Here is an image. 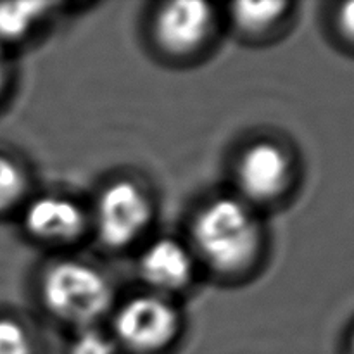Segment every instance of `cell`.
Segmentation results:
<instances>
[{"label":"cell","instance_id":"6","mask_svg":"<svg viewBox=\"0 0 354 354\" xmlns=\"http://www.w3.org/2000/svg\"><path fill=\"white\" fill-rule=\"evenodd\" d=\"M213 23V7L206 2L176 0L162 6L156 16V38L171 54H190L207 40Z\"/></svg>","mask_w":354,"mask_h":354},{"label":"cell","instance_id":"11","mask_svg":"<svg viewBox=\"0 0 354 354\" xmlns=\"http://www.w3.org/2000/svg\"><path fill=\"white\" fill-rule=\"evenodd\" d=\"M26 190V176L16 161L0 154V213L16 206Z\"/></svg>","mask_w":354,"mask_h":354},{"label":"cell","instance_id":"13","mask_svg":"<svg viewBox=\"0 0 354 354\" xmlns=\"http://www.w3.org/2000/svg\"><path fill=\"white\" fill-rule=\"evenodd\" d=\"M68 354H120V349L109 335L86 327L73 339Z\"/></svg>","mask_w":354,"mask_h":354},{"label":"cell","instance_id":"16","mask_svg":"<svg viewBox=\"0 0 354 354\" xmlns=\"http://www.w3.org/2000/svg\"><path fill=\"white\" fill-rule=\"evenodd\" d=\"M6 76H7V71H6V62H3L2 54H0V93H2L3 86H6Z\"/></svg>","mask_w":354,"mask_h":354},{"label":"cell","instance_id":"1","mask_svg":"<svg viewBox=\"0 0 354 354\" xmlns=\"http://www.w3.org/2000/svg\"><path fill=\"white\" fill-rule=\"evenodd\" d=\"M259 237L252 211L234 197H218L207 203L194 221L197 252L221 273L245 268L258 252Z\"/></svg>","mask_w":354,"mask_h":354},{"label":"cell","instance_id":"8","mask_svg":"<svg viewBox=\"0 0 354 354\" xmlns=\"http://www.w3.org/2000/svg\"><path fill=\"white\" fill-rule=\"evenodd\" d=\"M140 275L159 292L185 289L194 275V259L189 249L175 239H158L147 245L138 261Z\"/></svg>","mask_w":354,"mask_h":354},{"label":"cell","instance_id":"14","mask_svg":"<svg viewBox=\"0 0 354 354\" xmlns=\"http://www.w3.org/2000/svg\"><path fill=\"white\" fill-rule=\"evenodd\" d=\"M332 30L348 50L354 52V0L341 2L332 14Z\"/></svg>","mask_w":354,"mask_h":354},{"label":"cell","instance_id":"5","mask_svg":"<svg viewBox=\"0 0 354 354\" xmlns=\"http://www.w3.org/2000/svg\"><path fill=\"white\" fill-rule=\"evenodd\" d=\"M290 180V156L273 142H256L239 159L237 182L248 199L259 203L275 199L286 192Z\"/></svg>","mask_w":354,"mask_h":354},{"label":"cell","instance_id":"3","mask_svg":"<svg viewBox=\"0 0 354 354\" xmlns=\"http://www.w3.org/2000/svg\"><path fill=\"white\" fill-rule=\"evenodd\" d=\"M176 310L158 294H145L124 303L114 318L116 337L135 353H156L168 348L178 334Z\"/></svg>","mask_w":354,"mask_h":354},{"label":"cell","instance_id":"7","mask_svg":"<svg viewBox=\"0 0 354 354\" xmlns=\"http://www.w3.org/2000/svg\"><path fill=\"white\" fill-rule=\"evenodd\" d=\"M23 225L31 237L40 241L69 242L85 228V214L69 197L48 194L31 201L24 209Z\"/></svg>","mask_w":354,"mask_h":354},{"label":"cell","instance_id":"10","mask_svg":"<svg viewBox=\"0 0 354 354\" xmlns=\"http://www.w3.org/2000/svg\"><path fill=\"white\" fill-rule=\"evenodd\" d=\"M289 3L286 2H239L234 3V21L249 33H261L275 26L286 16Z\"/></svg>","mask_w":354,"mask_h":354},{"label":"cell","instance_id":"15","mask_svg":"<svg viewBox=\"0 0 354 354\" xmlns=\"http://www.w3.org/2000/svg\"><path fill=\"white\" fill-rule=\"evenodd\" d=\"M346 351L348 354H354V324L351 330L348 332V337H346Z\"/></svg>","mask_w":354,"mask_h":354},{"label":"cell","instance_id":"12","mask_svg":"<svg viewBox=\"0 0 354 354\" xmlns=\"http://www.w3.org/2000/svg\"><path fill=\"white\" fill-rule=\"evenodd\" d=\"M0 354H33L30 334L12 318L0 317Z\"/></svg>","mask_w":354,"mask_h":354},{"label":"cell","instance_id":"9","mask_svg":"<svg viewBox=\"0 0 354 354\" xmlns=\"http://www.w3.org/2000/svg\"><path fill=\"white\" fill-rule=\"evenodd\" d=\"M52 3L6 2L0 3V41H19L47 17Z\"/></svg>","mask_w":354,"mask_h":354},{"label":"cell","instance_id":"4","mask_svg":"<svg viewBox=\"0 0 354 354\" xmlns=\"http://www.w3.org/2000/svg\"><path fill=\"white\" fill-rule=\"evenodd\" d=\"M151 218V199L131 180L111 183L97 201V230L100 239L111 248L133 244L147 230Z\"/></svg>","mask_w":354,"mask_h":354},{"label":"cell","instance_id":"2","mask_svg":"<svg viewBox=\"0 0 354 354\" xmlns=\"http://www.w3.org/2000/svg\"><path fill=\"white\" fill-rule=\"evenodd\" d=\"M41 299L59 320L86 328L107 313L113 289L109 280L88 263L66 259L45 272Z\"/></svg>","mask_w":354,"mask_h":354}]
</instances>
